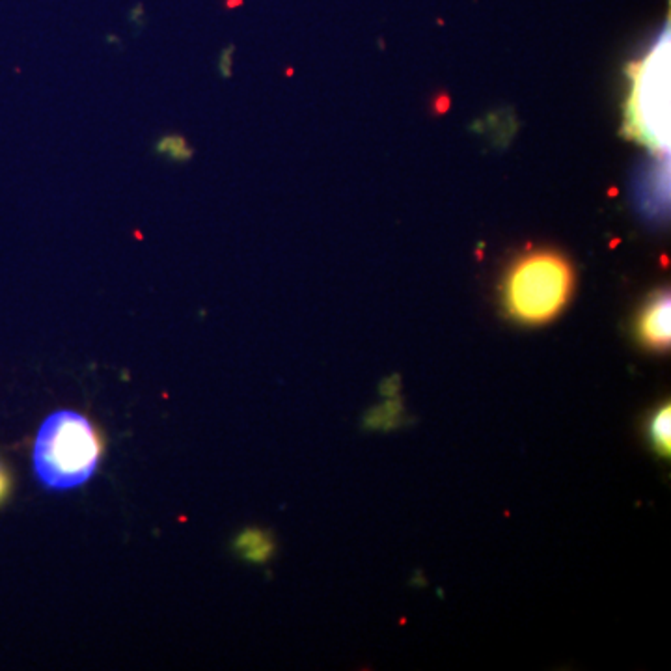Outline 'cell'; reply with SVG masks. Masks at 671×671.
<instances>
[{
    "label": "cell",
    "instance_id": "1",
    "mask_svg": "<svg viewBox=\"0 0 671 671\" xmlns=\"http://www.w3.org/2000/svg\"><path fill=\"white\" fill-rule=\"evenodd\" d=\"M103 449V439L87 416L57 410L44 419L34 440L36 478L51 490L80 487L96 474Z\"/></svg>",
    "mask_w": 671,
    "mask_h": 671
},
{
    "label": "cell",
    "instance_id": "2",
    "mask_svg": "<svg viewBox=\"0 0 671 671\" xmlns=\"http://www.w3.org/2000/svg\"><path fill=\"white\" fill-rule=\"evenodd\" d=\"M574 271L558 252L541 250L521 258L503 282V303L521 323L552 321L569 303Z\"/></svg>",
    "mask_w": 671,
    "mask_h": 671
},
{
    "label": "cell",
    "instance_id": "3",
    "mask_svg": "<svg viewBox=\"0 0 671 671\" xmlns=\"http://www.w3.org/2000/svg\"><path fill=\"white\" fill-rule=\"evenodd\" d=\"M631 137L655 151L669 148V36H662L633 73V94L626 107Z\"/></svg>",
    "mask_w": 671,
    "mask_h": 671
},
{
    "label": "cell",
    "instance_id": "4",
    "mask_svg": "<svg viewBox=\"0 0 671 671\" xmlns=\"http://www.w3.org/2000/svg\"><path fill=\"white\" fill-rule=\"evenodd\" d=\"M640 338L653 349H666L669 346V295L658 293L644 308L638 321Z\"/></svg>",
    "mask_w": 671,
    "mask_h": 671
},
{
    "label": "cell",
    "instance_id": "5",
    "mask_svg": "<svg viewBox=\"0 0 671 671\" xmlns=\"http://www.w3.org/2000/svg\"><path fill=\"white\" fill-rule=\"evenodd\" d=\"M235 549L250 562H265L273 554V541L265 532L246 530L237 537Z\"/></svg>",
    "mask_w": 671,
    "mask_h": 671
},
{
    "label": "cell",
    "instance_id": "6",
    "mask_svg": "<svg viewBox=\"0 0 671 671\" xmlns=\"http://www.w3.org/2000/svg\"><path fill=\"white\" fill-rule=\"evenodd\" d=\"M155 151H157V155H162V157L170 159L174 162H187V160H191L194 157V150L180 135L162 137L155 144Z\"/></svg>",
    "mask_w": 671,
    "mask_h": 671
},
{
    "label": "cell",
    "instance_id": "7",
    "mask_svg": "<svg viewBox=\"0 0 671 671\" xmlns=\"http://www.w3.org/2000/svg\"><path fill=\"white\" fill-rule=\"evenodd\" d=\"M669 405H666L651 419V440L662 455H669Z\"/></svg>",
    "mask_w": 671,
    "mask_h": 671
},
{
    "label": "cell",
    "instance_id": "8",
    "mask_svg": "<svg viewBox=\"0 0 671 671\" xmlns=\"http://www.w3.org/2000/svg\"><path fill=\"white\" fill-rule=\"evenodd\" d=\"M10 490H12V476L3 460H0V503L8 498Z\"/></svg>",
    "mask_w": 671,
    "mask_h": 671
}]
</instances>
